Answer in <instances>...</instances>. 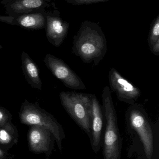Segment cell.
I'll return each mask as SVG.
<instances>
[{
    "mask_svg": "<svg viewBox=\"0 0 159 159\" xmlns=\"http://www.w3.org/2000/svg\"><path fill=\"white\" fill-rule=\"evenodd\" d=\"M72 53L84 63L98 66L107 53V42L101 28L95 22H82L74 37Z\"/></svg>",
    "mask_w": 159,
    "mask_h": 159,
    "instance_id": "obj_1",
    "label": "cell"
},
{
    "mask_svg": "<svg viewBox=\"0 0 159 159\" xmlns=\"http://www.w3.org/2000/svg\"><path fill=\"white\" fill-rule=\"evenodd\" d=\"M102 98L103 113L105 121L104 143L105 159H119L120 154V142L117 117L111 89L108 86L104 88Z\"/></svg>",
    "mask_w": 159,
    "mask_h": 159,
    "instance_id": "obj_2",
    "label": "cell"
},
{
    "mask_svg": "<svg viewBox=\"0 0 159 159\" xmlns=\"http://www.w3.org/2000/svg\"><path fill=\"white\" fill-rule=\"evenodd\" d=\"M94 94L62 91L61 103L73 120L88 134L91 133V116L92 98Z\"/></svg>",
    "mask_w": 159,
    "mask_h": 159,
    "instance_id": "obj_3",
    "label": "cell"
},
{
    "mask_svg": "<svg viewBox=\"0 0 159 159\" xmlns=\"http://www.w3.org/2000/svg\"><path fill=\"white\" fill-rule=\"evenodd\" d=\"M22 124L31 126L39 125L47 129L56 139L59 148H62L63 140L64 138L62 126L50 113L40 107L37 102L31 103L25 99L19 113Z\"/></svg>",
    "mask_w": 159,
    "mask_h": 159,
    "instance_id": "obj_4",
    "label": "cell"
},
{
    "mask_svg": "<svg viewBox=\"0 0 159 159\" xmlns=\"http://www.w3.org/2000/svg\"><path fill=\"white\" fill-rule=\"evenodd\" d=\"M130 127L139 135L147 157L151 159L154 152V136L149 118L143 107L138 104L131 105L126 112Z\"/></svg>",
    "mask_w": 159,
    "mask_h": 159,
    "instance_id": "obj_5",
    "label": "cell"
},
{
    "mask_svg": "<svg viewBox=\"0 0 159 159\" xmlns=\"http://www.w3.org/2000/svg\"><path fill=\"white\" fill-rule=\"evenodd\" d=\"M44 62L51 73L65 87L75 90L86 89L81 78L62 60L47 54L44 59Z\"/></svg>",
    "mask_w": 159,
    "mask_h": 159,
    "instance_id": "obj_6",
    "label": "cell"
},
{
    "mask_svg": "<svg viewBox=\"0 0 159 159\" xmlns=\"http://www.w3.org/2000/svg\"><path fill=\"white\" fill-rule=\"evenodd\" d=\"M108 78L110 88L119 101L130 105L137 103L141 95V90L138 87L125 79L115 68L109 71Z\"/></svg>",
    "mask_w": 159,
    "mask_h": 159,
    "instance_id": "obj_7",
    "label": "cell"
},
{
    "mask_svg": "<svg viewBox=\"0 0 159 159\" xmlns=\"http://www.w3.org/2000/svg\"><path fill=\"white\" fill-rule=\"evenodd\" d=\"M46 34L49 42L56 47L61 45L67 36L70 24L58 16L47 15Z\"/></svg>",
    "mask_w": 159,
    "mask_h": 159,
    "instance_id": "obj_8",
    "label": "cell"
},
{
    "mask_svg": "<svg viewBox=\"0 0 159 159\" xmlns=\"http://www.w3.org/2000/svg\"><path fill=\"white\" fill-rule=\"evenodd\" d=\"M29 131V146L35 153L48 152L50 146L51 133L45 127L39 125H31Z\"/></svg>",
    "mask_w": 159,
    "mask_h": 159,
    "instance_id": "obj_9",
    "label": "cell"
},
{
    "mask_svg": "<svg viewBox=\"0 0 159 159\" xmlns=\"http://www.w3.org/2000/svg\"><path fill=\"white\" fill-rule=\"evenodd\" d=\"M50 0H14L7 4V10L9 15L30 14L45 7Z\"/></svg>",
    "mask_w": 159,
    "mask_h": 159,
    "instance_id": "obj_10",
    "label": "cell"
},
{
    "mask_svg": "<svg viewBox=\"0 0 159 159\" xmlns=\"http://www.w3.org/2000/svg\"><path fill=\"white\" fill-rule=\"evenodd\" d=\"M103 119L102 107L99 102L96 95H94L92 101L91 131L92 145L95 147H98L101 142Z\"/></svg>",
    "mask_w": 159,
    "mask_h": 159,
    "instance_id": "obj_11",
    "label": "cell"
},
{
    "mask_svg": "<svg viewBox=\"0 0 159 159\" xmlns=\"http://www.w3.org/2000/svg\"><path fill=\"white\" fill-rule=\"evenodd\" d=\"M21 67L23 75L28 84L34 89H42V82L38 67L26 52L21 55Z\"/></svg>",
    "mask_w": 159,
    "mask_h": 159,
    "instance_id": "obj_12",
    "label": "cell"
},
{
    "mask_svg": "<svg viewBox=\"0 0 159 159\" xmlns=\"http://www.w3.org/2000/svg\"><path fill=\"white\" fill-rule=\"evenodd\" d=\"M16 18V25L29 30H40L46 26V18L41 13L23 14Z\"/></svg>",
    "mask_w": 159,
    "mask_h": 159,
    "instance_id": "obj_13",
    "label": "cell"
},
{
    "mask_svg": "<svg viewBox=\"0 0 159 159\" xmlns=\"http://www.w3.org/2000/svg\"><path fill=\"white\" fill-rule=\"evenodd\" d=\"M148 44L150 51L156 56H159V16L152 22L148 35Z\"/></svg>",
    "mask_w": 159,
    "mask_h": 159,
    "instance_id": "obj_14",
    "label": "cell"
},
{
    "mask_svg": "<svg viewBox=\"0 0 159 159\" xmlns=\"http://www.w3.org/2000/svg\"><path fill=\"white\" fill-rule=\"evenodd\" d=\"M16 132L15 126L10 122H7L4 126L0 128V143L7 144L9 143Z\"/></svg>",
    "mask_w": 159,
    "mask_h": 159,
    "instance_id": "obj_15",
    "label": "cell"
},
{
    "mask_svg": "<svg viewBox=\"0 0 159 159\" xmlns=\"http://www.w3.org/2000/svg\"><path fill=\"white\" fill-rule=\"evenodd\" d=\"M12 116L6 108L0 106V128L4 126L7 122H10Z\"/></svg>",
    "mask_w": 159,
    "mask_h": 159,
    "instance_id": "obj_16",
    "label": "cell"
},
{
    "mask_svg": "<svg viewBox=\"0 0 159 159\" xmlns=\"http://www.w3.org/2000/svg\"><path fill=\"white\" fill-rule=\"evenodd\" d=\"M69 4L73 5H89L97 3L105 2L110 0H65Z\"/></svg>",
    "mask_w": 159,
    "mask_h": 159,
    "instance_id": "obj_17",
    "label": "cell"
},
{
    "mask_svg": "<svg viewBox=\"0 0 159 159\" xmlns=\"http://www.w3.org/2000/svg\"><path fill=\"white\" fill-rule=\"evenodd\" d=\"M14 1V0H3L1 3L2 4H7L10 2H12V1Z\"/></svg>",
    "mask_w": 159,
    "mask_h": 159,
    "instance_id": "obj_18",
    "label": "cell"
},
{
    "mask_svg": "<svg viewBox=\"0 0 159 159\" xmlns=\"http://www.w3.org/2000/svg\"><path fill=\"white\" fill-rule=\"evenodd\" d=\"M4 157L3 152L2 151V149L0 148V159Z\"/></svg>",
    "mask_w": 159,
    "mask_h": 159,
    "instance_id": "obj_19",
    "label": "cell"
},
{
    "mask_svg": "<svg viewBox=\"0 0 159 159\" xmlns=\"http://www.w3.org/2000/svg\"><path fill=\"white\" fill-rule=\"evenodd\" d=\"M2 48V46L1 45H0V50H1Z\"/></svg>",
    "mask_w": 159,
    "mask_h": 159,
    "instance_id": "obj_20",
    "label": "cell"
}]
</instances>
